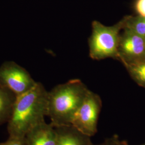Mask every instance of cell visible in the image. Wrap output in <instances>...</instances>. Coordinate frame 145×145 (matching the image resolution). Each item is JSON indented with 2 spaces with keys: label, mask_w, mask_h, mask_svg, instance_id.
Wrapping results in <instances>:
<instances>
[{
  "label": "cell",
  "mask_w": 145,
  "mask_h": 145,
  "mask_svg": "<svg viewBox=\"0 0 145 145\" xmlns=\"http://www.w3.org/2000/svg\"><path fill=\"white\" fill-rule=\"evenodd\" d=\"M124 29H126L145 38V18L139 16L124 17Z\"/></svg>",
  "instance_id": "8fae6325"
},
{
  "label": "cell",
  "mask_w": 145,
  "mask_h": 145,
  "mask_svg": "<svg viewBox=\"0 0 145 145\" xmlns=\"http://www.w3.org/2000/svg\"><path fill=\"white\" fill-rule=\"evenodd\" d=\"M36 83L26 69L16 62L7 61L0 66V84L16 96L26 93Z\"/></svg>",
  "instance_id": "5b68a950"
},
{
  "label": "cell",
  "mask_w": 145,
  "mask_h": 145,
  "mask_svg": "<svg viewBox=\"0 0 145 145\" xmlns=\"http://www.w3.org/2000/svg\"><path fill=\"white\" fill-rule=\"evenodd\" d=\"M102 107V101L100 96L89 90L74 114L71 125L84 135L93 137L97 132L98 120Z\"/></svg>",
  "instance_id": "277c9868"
},
{
  "label": "cell",
  "mask_w": 145,
  "mask_h": 145,
  "mask_svg": "<svg viewBox=\"0 0 145 145\" xmlns=\"http://www.w3.org/2000/svg\"><path fill=\"white\" fill-rule=\"evenodd\" d=\"M48 91L40 82L16 97L7 129L10 138H24L38 125L45 122L48 113Z\"/></svg>",
  "instance_id": "6da1fadb"
},
{
  "label": "cell",
  "mask_w": 145,
  "mask_h": 145,
  "mask_svg": "<svg viewBox=\"0 0 145 145\" xmlns=\"http://www.w3.org/2000/svg\"><path fill=\"white\" fill-rule=\"evenodd\" d=\"M124 66L133 81L145 88V60L126 64Z\"/></svg>",
  "instance_id": "30bf717a"
},
{
  "label": "cell",
  "mask_w": 145,
  "mask_h": 145,
  "mask_svg": "<svg viewBox=\"0 0 145 145\" xmlns=\"http://www.w3.org/2000/svg\"><path fill=\"white\" fill-rule=\"evenodd\" d=\"M89 90L79 79L71 80L53 88L48 96L47 116L51 120L50 124L55 128L71 125Z\"/></svg>",
  "instance_id": "7a4b0ae2"
},
{
  "label": "cell",
  "mask_w": 145,
  "mask_h": 145,
  "mask_svg": "<svg viewBox=\"0 0 145 145\" xmlns=\"http://www.w3.org/2000/svg\"><path fill=\"white\" fill-rule=\"evenodd\" d=\"M134 7L138 15L145 18V0H135Z\"/></svg>",
  "instance_id": "7c38bea8"
},
{
  "label": "cell",
  "mask_w": 145,
  "mask_h": 145,
  "mask_svg": "<svg viewBox=\"0 0 145 145\" xmlns=\"http://www.w3.org/2000/svg\"><path fill=\"white\" fill-rule=\"evenodd\" d=\"M124 25V17L112 26H106L99 21H93L89 40L90 57L97 60L109 57L119 60L120 32Z\"/></svg>",
  "instance_id": "3957f363"
},
{
  "label": "cell",
  "mask_w": 145,
  "mask_h": 145,
  "mask_svg": "<svg viewBox=\"0 0 145 145\" xmlns=\"http://www.w3.org/2000/svg\"><path fill=\"white\" fill-rule=\"evenodd\" d=\"M119 42V60L124 65L145 60V38L123 29Z\"/></svg>",
  "instance_id": "8992f818"
},
{
  "label": "cell",
  "mask_w": 145,
  "mask_h": 145,
  "mask_svg": "<svg viewBox=\"0 0 145 145\" xmlns=\"http://www.w3.org/2000/svg\"><path fill=\"white\" fill-rule=\"evenodd\" d=\"M57 145H94L91 137L84 135L72 125L56 127Z\"/></svg>",
  "instance_id": "ba28073f"
},
{
  "label": "cell",
  "mask_w": 145,
  "mask_h": 145,
  "mask_svg": "<svg viewBox=\"0 0 145 145\" xmlns=\"http://www.w3.org/2000/svg\"><path fill=\"white\" fill-rule=\"evenodd\" d=\"M16 96L0 84V125L8 123L10 118Z\"/></svg>",
  "instance_id": "9c48e42d"
},
{
  "label": "cell",
  "mask_w": 145,
  "mask_h": 145,
  "mask_svg": "<svg viewBox=\"0 0 145 145\" xmlns=\"http://www.w3.org/2000/svg\"><path fill=\"white\" fill-rule=\"evenodd\" d=\"M26 145H57L56 128L45 121L31 129L24 137Z\"/></svg>",
  "instance_id": "52a82bcc"
},
{
  "label": "cell",
  "mask_w": 145,
  "mask_h": 145,
  "mask_svg": "<svg viewBox=\"0 0 145 145\" xmlns=\"http://www.w3.org/2000/svg\"><path fill=\"white\" fill-rule=\"evenodd\" d=\"M96 145H121V140H119L117 135H114L105 139L102 143Z\"/></svg>",
  "instance_id": "5bb4252c"
},
{
  "label": "cell",
  "mask_w": 145,
  "mask_h": 145,
  "mask_svg": "<svg viewBox=\"0 0 145 145\" xmlns=\"http://www.w3.org/2000/svg\"><path fill=\"white\" fill-rule=\"evenodd\" d=\"M121 145H130L128 144V142L126 141H125V140H123V141H121ZM145 145V144H142V145Z\"/></svg>",
  "instance_id": "9a60e30c"
},
{
  "label": "cell",
  "mask_w": 145,
  "mask_h": 145,
  "mask_svg": "<svg viewBox=\"0 0 145 145\" xmlns=\"http://www.w3.org/2000/svg\"><path fill=\"white\" fill-rule=\"evenodd\" d=\"M0 145H26L24 138H10L4 142L0 143Z\"/></svg>",
  "instance_id": "4fadbf2b"
}]
</instances>
